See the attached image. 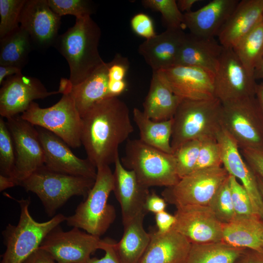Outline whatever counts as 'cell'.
<instances>
[{"instance_id":"obj_40","label":"cell","mask_w":263,"mask_h":263,"mask_svg":"<svg viewBox=\"0 0 263 263\" xmlns=\"http://www.w3.org/2000/svg\"><path fill=\"white\" fill-rule=\"evenodd\" d=\"M222 166V151L217 139L207 138L201 140L194 170Z\"/></svg>"},{"instance_id":"obj_41","label":"cell","mask_w":263,"mask_h":263,"mask_svg":"<svg viewBox=\"0 0 263 263\" xmlns=\"http://www.w3.org/2000/svg\"><path fill=\"white\" fill-rule=\"evenodd\" d=\"M229 182L231 199L236 217L256 214L253 211L250 197L244 186L239 183L237 179L230 174Z\"/></svg>"},{"instance_id":"obj_21","label":"cell","mask_w":263,"mask_h":263,"mask_svg":"<svg viewBox=\"0 0 263 263\" xmlns=\"http://www.w3.org/2000/svg\"><path fill=\"white\" fill-rule=\"evenodd\" d=\"M186 35L182 29L167 28L142 42L138 47V53L152 72L170 68L176 65Z\"/></svg>"},{"instance_id":"obj_34","label":"cell","mask_w":263,"mask_h":263,"mask_svg":"<svg viewBox=\"0 0 263 263\" xmlns=\"http://www.w3.org/2000/svg\"><path fill=\"white\" fill-rule=\"evenodd\" d=\"M143 6L159 12L162 21L167 28L185 29L184 14L179 9L175 0H143Z\"/></svg>"},{"instance_id":"obj_9","label":"cell","mask_w":263,"mask_h":263,"mask_svg":"<svg viewBox=\"0 0 263 263\" xmlns=\"http://www.w3.org/2000/svg\"><path fill=\"white\" fill-rule=\"evenodd\" d=\"M222 104V128L239 149H263V114L255 96Z\"/></svg>"},{"instance_id":"obj_27","label":"cell","mask_w":263,"mask_h":263,"mask_svg":"<svg viewBox=\"0 0 263 263\" xmlns=\"http://www.w3.org/2000/svg\"><path fill=\"white\" fill-rule=\"evenodd\" d=\"M147 212L139 213L123 225L124 232L114 249L121 263H139L150 241L143 222Z\"/></svg>"},{"instance_id":"obj_17","label":"cell","mask_w":263,"mask_h":263,"mask_svg":"<svg viewBox=\"0 0 263 263\" xmlns=\"http://www.w3.org/2000/svg\"><path fill=\"white\" fill-rule=\"evenodd\" d=\"M60 24L61 17L51 9L47 0H26L19 25L29 36L33 48L44 50L54 46Z\"/></svg>"},{"instance_id":"obj_44","label":"cell","mask_w":263,"mask_h":263,"mask_svg":"<svg viewBox=\"0 0 263 263\" xmlns=\"http://www.w3.org/2000/svg\"><path fill=\"white\" fill-rule=\"evenodd\" d=\"M129 63L127 57L117 54L110 61L109 69V77L110 80H124L129 68Z\"/></svg>"},{"instance_id":"obj_13","label":"cell","mask_w":263,"mask_h":263,"mask_svg":"<svg viewBox=\"0 0 263 263\" xmlns=\"http://www.w3.org/2000/svg\"><path fill=\"white\" fill-rule=\"evenodd\" d=\"M256 86L233 49L224 48L215 73L214 97L223 103L255 96Z\"/></svg>"},{"instance_id":"obj_28","label":"cell","mask_w":263,"mask_h":263,"mask_svg":"<svg viewBox=\"0 0 263 263\" xmlns=\"http://www.w3.org/2000/svg\"><path fill=\"white\" fill-rule=\"evenodd\" d=\"M110 62H104L87 78L72 86L70 93L82 117L93 105L111 97L109 91V69Z\"/></svg>"},{"instance_id":"obj_25","label":"cell","mask_w":263,"mask_h":263,"mask_svg":"<svg viewBox=\"0 0 263 263\" xmlns=\"http://www.w3.org/2000/svg\"><path fill=\"white\" fill-rule=\"evenodd\" d=\"M224 48L214 38L186 34L176 65L197 67L215 74Z\"/></svg>"},{"instance_id":"obj_7","label":"cell","mask_w":263,"mask_h":263,"mask_svg":"<svg viewBox=\"0 0 263 263\" xmlns=\"http://www.w3.org/2000/svg\"><path fill=\"white\" fill-rule=\"evenodd\" d=\"M95 180L56 172L44 165L19 186L26 191L34 193L41 201L47 215L53 217L57 209L72 197L81 196L85 199Z\"/></svg>"},{"instance_id":"obj_38","label":"cell","mask_w":263,"mask_h":263,"mask_svg":"<svg viewBox=\"0 0 263 263\" xmlns=\"http://www.w3.org/2000/svg\"><path fill=\"white\" fill-rule=\"evenodd\" d=\"M16 163V152L11 134L3 117L0 118V172L11 177Z\"/></svg>"},{"instance_id":"obj_52","label":"cell","mask_w":263,"mask_h":263,"mask_svg":"<svg viewBox=\"0 0 263 263\" xmlns=\"http://www.w3.org/2000/svg\"><path fill=\"white\" fill-rule=\"evenodd\" d=\"M199 0H176L177 4L179 9L181 12L186 11V13L189 12L193 4Z\"/></svg>"},{"instance_id":"obj_29","label":"cell","mask_w":263,"mask_h":263,"mask_svg":"<svg viewBox=\"0 0 263 263\" xmlns=\"http://www.w3.org/2000/svg\"><path fill=\"white\" fill-rule=\"evenodd\" d=\"M181 100L153 72L150 89L143 103V112L154 121L168 120L173 118Z\"/></svg>"},{"instance_id":"obj_14","label":"cell","mask_w":263,"mask_h":263,"mask_svg":"<svg viewBox=\"0 0 263 263\" xmlns=\"http://www.w3.org/2000/svg\"><path fill=\"white\" fill-rule=\"evenodd\" d=\"M0 89V115L6 119L23 113L34 100L62 94L61 90L48 92L38 78L22 73L8 77Z\"/></svg>"},{"instance_id":"obj_36","label":"cell","mask_w":263,"mask_h":263,"mask_svg":"<svg viewBox=\"0 0 263 263\" xmlns=\"http://www.w3.org/2000/svg\"><path fill=\"white\" fill-rule=\"evenodd\" d=\"M26 0H0V38L20 26V17Z\"/></svg>"},{"instance_id":"obj_18","label":"cell","mask_w":263,"mask_h":263,"mask_svg":"<svg viewBox=\"0 0 263 263\" xmlns=\"http://www.w3.org/2000/svg\"><path fill=\"white\" fill-rule=\"evenodd\" d=\"M44 153V165L49 169L74 176L96 178L97 169L87 158L77 157L69 146L52 132L37 127Z\"/></svg>"},{"instance_id":"obj_48","label":"cell","mask_w":263,"mask_h":263,"mask_svg":"<svg viewBox=\"0 0 263 263\" xmlns=\"http://www.w3.org/2000/svg\"><path fill=\"white\" fill-rule=\"evenodd\" d=\"M236 263H263V250L244 248Z\"/></svg>"},{"instance_id":"obj_57","label":"cell","mask_w":263,"mask_h":263,"mask_svg":"<svg viewBox=\"0 0 263 263\" xmlns=\"http://www.w3.org/2000/svg\"><path fill=\"white\" fill-rule=\"evenodd\" d=\"M261 240H262V242L263 243V235L262 236Z\"/></svg>"},{"instance_id":"obj_4","label":"cell","mask_w":263,"mask_h":263,"mask_svg":"<svg viewBox=\"0 0 263 263\" xmlns=\"http://www.w3.org/2000/svg\"><path fill=\"white\" fill-rule=\"evenodd\" d=\"M60 85L63 93L57 103L42 108L33 102L20 116L35 126L54 133L69 147L79 148L82 145V118L70 93L72 84L69 79L64 78Z\"/></svg>"},{"instance_id":"obj_53","label":"cell","mask_w":263,"mask_h":263,"mask_svg":"<svg viewBox=\"0 0 263 263\" xmlns=\"http://www.w3.org/2000/svg\"><path fill=\"white\" fill-rule=\"evenodd\" d=\"M15 186L16 183L11 177L0 174V191Z\"/></svg>"},{"instance_id":"obj_19","label":"cell","mask_w":263,"mask_h":263,"mask_svg":"<svg viewBox=\"0 0 263 263\" xmlns=\"http://www.w3.org/2000/svg\"><path fill=\"white\" fill-rule=\"evenodd\" d=\"M217 140L221 149L223 167L241 181L250 197L255 214L263 219V198L256 174L244 159L236 142L223 128Z\"/></svg>"},{"instance_id":"obj_16","label":"cell","mask_w":263,"mask_h":263,"mask_svg":"<svg viewBox=\"0 0 263 263\" xmlns=\"http://www.w3.org/2000/svg\"><path fill=\"white\" fill-rule=\"evenodd\" d=\"M155 72L172 93L182 99L199 100L214 97L215 74L209 70L177 65Z\"/></svg>"},{"instance_id":"obj_46","label":"cell","mask_w":263,"mask_h":263,"mask_svg":"<svg viewBox=\"0 0 263 263\" xmlns=\"http://www.w3.org/2000/svg\"><path fill=\"white\" fill-rule=\"evenodd\" d=\"M167 205V203L165 199L153 191L150 192L146 199L144 208L147 212H151L155 214L165 210Z\"/></svg>"},{"instance_id":"obj_43","label":"cell","mask_w":263,"mask_h":263,"mask_svg":"<svg viewBox=\"0 0 263 263\" xmlns=\"http://www.w3.org/2000/svg\"><path fill=\"white\" fill-rule=\"evenodd\" d=\"M240 151L255 174L263 178V149H242Z\"/></svg>"},{"instance_id":"obj_50","label":"cell","mask_w":263,"mask_h":263,"mask_svg":"<svg viewBox=\"0 0 263 263\" xmlns=\"http://www.w3.org/2000/svg\"><path fill=\"white\" fill-rule=\"evenodd\" d=\"M126 88V83L124 80L119 81L109 79V91L111 96H117L122 93Z\"/></svg>"},{"instance_id":"obj_8","label":"cell","mask_w":263,"mask_h":263,"mask_svg":"<svg viewBox=\"0 0 263 263\" xmlns=\"http://www.w3.org/2000/svg\"><path fill=\"white\" fill-rule=\"evenodd\" d=\"M123 166L134 171L145 186H172L180 179L173 154L149 146L139 139L126 141L125 155L120 159Z\"/></svg>"},{"instance_id":"obj_26","label":"cell","mask_w":263,"mask_h":263,"mask_svg":"<svg viewBox=\"0 0 263 263\" xmlns=\"http://www.w3.org/2000/svg\"><path fill=\"white\" fill-rule=\"evenodd\" d=\"M223 240L232 246L263 250V219L256 214L236 217L223 224Z\"/></svg>"},{"instance_id":"obj_1","label":"cell","mask_w":263,"mask_h":263,"mask_svg":"<svg viewBox=\"0 0 263 263\" xmlns=\"http://www.w3.org/2000/svg\"><path fill=\"white\" fill-rule=\"evenodd\" d=\"M81 142L96 167L114 164L118 148L133 131L127 105L117 96L96 102L81 117Z\"/></svg>"},{"instance_id":"obj_51","label":"cell","mask_w":263,"mask_h":263,"mask_svg":"<svg viewBox=\"0 0 263 263\" xmlns=\"http://www.w3.org/2000/svg\"><path fill=\"white\" fill-rule=\"evenodd\" d=\"M21 69L11 66H0V85L8 77L21 73Z\"/></svg>"},{"instance_id":"obj_37","label":"cell","mask_w":263,"mask_h":263,"mask_svg":"<svg viewBox=\"0 0 263 263\" xmlns=\"http://www.w3.org/2000/svg\"><path fill=\"white\" fill-rule=\"evenodd\" d=\"M201 144L200 140H191L185 143L174 151L177 172L180 179L194 170Z\"/></svg>"},{"instance_id":"obj_33","label":"cell","mask_w":263,"mask_h":263,"mask_svg":"<svg viewBox=\"0 0 263 263\" xmlns=\"http://www.w3.org/2000/svg\"><path fill=\"white\" fill-rule=\"evenodd\" d=\"M233 50L248 74L254 78L255 70L263 56V19Z\"/></svg>"},{"instance_id":"obj_12","label":"cell","mask_w":263,"mask_h":263,"mask_svg":"<svg viewBox=\"0 0 263 263\" xmlns=\"http://www.w3.org/2000/svg\"><path fill=\"white\" fill-rule=\"evenodd\" d=\"M16 152V163L11 178L17 185L44 165V153L38 131L20 115L6 119Z\"/></svg>"},{"instance_id":"obj_42","label":"cell","mask_w":263,"mask_h":263,"mask_svg":"<svg viewBox=\"0 0 263 263\" xmlns=\"http://www.w3.org/2000/svg\"><path fill=\"white\" fill-rule=\"evenodd\" d=\"M131 26L136 34L146 39L156 35L152 20L146 14L141 13L134 15L131 19Z\"/></svg>"},{"instance_id":"obj_49","label":"cell","mask_w":263,"mask_h":263,"mask_svg":"<svg viewBox=\"0 0 263 263\" xmlns=\"http://www.w3.org/2000/svg\"><path fill=\"white\" fill-rule=\"evenodd\" d=\"M22 263H57L46 251L39 247Z\"/></svg>"},{"instance_id":"obj_31","label":"cell","mask_w":263,"mask_h":263,"mask_svg":"<svg viewBox=\"0 0 263 263\" xmlns=\"http://www.w3.org/2000/svg\"><path fill=\"white\" fill-rule=\"evenodd\" d=\"M33 49L29 36L19 26L0 38V66H11L22 69Z\"/></svg>"},{"instance_id":"obj_10","label":"cell","mask_w":263,"mask_h":263,"mask_svg":"<svg viewBox=\"0 0 263 263\" xmlns=\"http://www.w3.org/2000/svg\"><path fill=\"white\" fill-rule=\"evenodd\" d=\"M229 174L223 166L200 169L181 178L161 193L167 203L176 208L189 205L208 206Z\"/></svg>"},{"instance_id":"obj_15","label":"cell","mask_w":263,"mask_h":263,"mask_svg":"<svg viewBox=\"0 0 263 263\" xmlns=\"http://www.w3.org/2000/svg\"><path fill=\"white\" fill-rule=\"evenodd\" d=\"M176 208L172 229L191 244L222 241L223 224L208 206L189 205Z\"/></svg>"},{"instance_id":"obj_11","label":"cell","mask_w":263,"mask_h":263,"mask_svg":"<svg viewBox=\"0 0 263 263\" xmlns=\"http://www.w3.org/2000/svg\"><path fill=\"white\" fill-rule=\"evenodd\" d=\"M105 240L73 227L65 231L58 225L45 237L39 248L57 263H87L91 254L103 249Z\"/></svg>"},{"instance_id":"obj_23","label":"cell","mask_w":263,"mask_h":263,"mask_svg":"<svg viewBox=\"0 0 263 263\" xmlns=\"http://www.w3.org/2000/svg\"><path fill=\"white\" fill-rule=\"evenodd\" d=\"M262 19L263 0H239L217 36L219 43L233 49Z\"/></svg>"},{"instance_id":"obj_35","label":"cell","mask_w":263,"mask_h":263,"mask_svg":"<svg viewBox=\"0 0 263 263\" xmlns=\"http://www.w3.org/2000/svg\"><path fill=\"white\" fill-rule=\"evenodd\" d=\"M229 177L219 188L208 205L223 224L229 223L236 217L231 197Z\"/></svg>"},{"instance_id":"obj_47","label":"cell","mask_w":263,"mask_h":263,"mask_svg":"<svg viewBox=\"0 0 263 263\" xmlns=\"http://www.w3.org/2000/svg\"><path fill=\"white\" fill-rule=\"evenodd\" d=\"M155 220L157 227V231L161 233L170 230L175 224L176 218L166 210L155 214Z\"/></svg>"},{"instance_id":"obj_32","label":"cell","mask_w":263,"mask_h":263,"mask_svg":"<svg viewBox=\"0 0 263 263\" xmlns=\"http://www.w3.org/2000/svg\"><path fill=\"white\" fill-rule=\"evenodd\" d=\"M244 249L223 241L192 244L186 263H236Z\"/></svg>"},{"instance_id":"obj_2","label":"cell","mask_w":263,"mask_h":263,"mask_svg":"<svg viewBox=\"0 0 263 263\" xmlns=\"http://www.w3.org/2000/svg\"><path fill=\"white\" fill-rule=\"evenodd\" d=\"M101 34L98 25L87 16L76 19L73 27L58 36L54 46L68 62L73 85L84 81L104 63L98 50Z\"/></svg>"},{"instance_id":"obj_55","label":"cell","mask_w":263,"mask_h":263,"mask_svg":"<svg viewBox=\"0 0 263 263\" xmlns=\"http://www.w3.org/2000/svg\"><path fill=\"white\" fill-rule=\"evenodd\" d=\"M254 78L255 79H263V56L255 70Z\"/></svg>"},{"instance_id":"obj_39","label":"cell","mask_w":263,"mask_h":263,"mask_svg":"<svg viewBox=\"0 0 263 263\" xmlns=\"http://www.w3.org/2000/svg\"><path fill=\"white\" fill-rule=\"evenodd\" d=\"M51 9L60 17L73 15L76 19L91 16L94 13L92 2L87 0H47Z\"/></svg>"},{"instance_id":"obj_5","label":"cell","mask_w":263,"mask_h":263,"mask_svg":"<svg viewBox=\"0 0 263 263\" xmlns=\"http://www.w3.org/2000/svg\"><path fill=\"white\" fill-rule=\"evenodd\" d=\"M96 169L94 184L87 197L77 206L72 215L66 217L65 221L69 226L100 237L115 220L116 211L108 202L113 189V172L109 165H101Z\"/></svg>"},{"instance_id":"obj_56","label":"cell","mask_w":263,"mask_h":263,"mask_svg":"<svg viewBox=\"0 0 263 263\" xmlns=\"http://www.w3.org/2000/svg\"><path fill=\"white\" fill-rule=\"evenodd\" d=\"M258 187L261 192V195L263 198V178L260 176L256 175Z\"/></svg>"},{"instance_id":"obj_22","label":"cell","mask_w":263,"mask_h":263,"mask_svg":"<svg viewBox=\"0 0 263 263\" xmlns=\"http://www.w3.org/2000/svg\"><path fill=\"white\" fill-rule=\"evenodd\" d=\"M239 0H213L200 9L184 14V25L195 36H217Z\"/></svg>"},{"instance_id":"obj_54","label":"cell","mask_w":263,"mask_h":263,"mask_svg":"<svg viewBox=\"0 0 263 263\" xmlns=\"http://www.w3.org/2000/svg\"><path fill=\"white\" fill-rule=\"evenodd\" d=\"M255 97L259 108L263 114V82L257 84Z\"/></svg>"},{"instance_id":"obj_6","label":"cell","mask_w":263,"mask_h":263,"mask_svg":"<svg viewBox=\"0 0 263 263\" xmlns=\"http://www.w3.org/2000/svg\"><path fill=\"white\" fill-rule=\"evenodd\" d=\"M17 201L20 209L19 221L16 225L9 224L2 232L6 249L0 263H22L39 247L47 235L66 219L59 213L47 221L37 222L29 211L30 198Z\"/></svg>"},{"instance_id":"obj_45","label":"cell","mask_w":263,"mask_h":263,"mask_svg":"<svg viewBox=\"0 0 263 263\" xmlns=\"http://www.w3.org/2000/svg\"><path fill=\"white\" fill-rule=\"evenodd\" d=\"M105 244L103 248L105 255L101 258H91L87 263H121L114 249V240L106 238Z\"/></svg>"},{"instance_id":"obj_20","label":"cell","mask_w":263,"mask_h":263,"mask_svg":"<svg viewBox=\"0 0 263 263\" xmlns=\"http://www.w3.org/2000/svg\"><path fill=\"white\" fill-rule=\"evenodd\" d=\"M114 164L113 192L120 205L124 225L139 213L147 212L144 206L150 192L133 171L123 166L119 157Z\"/></svg>"},{"instance_id":"obj_3","label":"cell","mask_w":263,"mask_h":263,"mask_svg":"<svg viewBox=\"0 0 263 263\" xmlns=\"http://www.w3.org/2000/svg\"><path fill=\"white\" fill-rule=\"evenodd\" d=\"M222 103L215 97L182 99L172 118L170 144L173 152L191 140L217 139L222 128Z\"/></svg>"},{"instance_id":"obj_24","label":"cell","mask_w":263,"mask_h":263,"mask_svg":"<svg viewBox=\"0 0 263 263\" xmlns=\"http://www.w3.org/2000/svg\"><path fill=\"white\" fill-rule=\"evenodd\" d=\"M150 233L149 244L139 263H186L191 246L186 237L172 228Z\"/></svg>"},{"instance_id":"obj_30","label":"cell","mask_w":263,"mask_h":263,"mask_svg":"<svg viewBox=\"0 0 263 263\" xmlns=\"http://www.w3.org/2000/svg\"><path fill=\"white\" fill-rule=\"evenodd\" d=\"M132 113L133 121L139 131L141 141L164 152L173 154L170 144L172 118L154 121L137 108H133Z\"/></svg>"}]
</instances>
